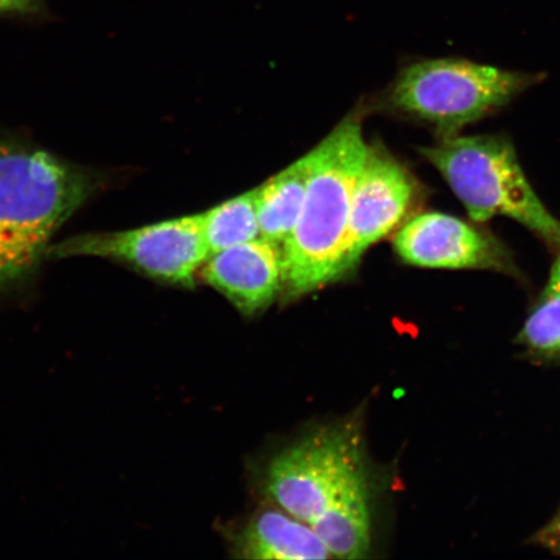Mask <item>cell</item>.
<instances>
[{"mask_svg":"<svg viewBox=\"0 0 560 560\" xmlns=\"http://www.w3.org/2000/svg\"><path fill=\"white\" fill-rule=\"evenodd\" d=\"M107 185L103 172L0 135V298L32 282L54 235Z\"/></svg>","mask_w":560,"mask_h":560,"instance_id":"6da1fadb","label":"cell"},{"mask_svg":"<svg viewBox=\"0 0 560 560\" xmlns=\"http://www.w3.org/2000/svg\"><path fill=\"white\" fill-rule=\"evenodd\" d=\"M368 150L354 117H348L313 150L303 208L282 248L290 296L306 295L352 271L348 262L350 205Z\"/></svg>","mask_w":560,"mask_h":560,"instance_id":"7a4b0ae2","label":"cell"},{"mask_svg":"<svg viewBox=\"0 0 560 560\" xmlns=\"http://www.w3.org/2000/svg\"><path fill=\"white\" fill-rule=\"evenodd\" d=\"M478 223L495 215L521 223L560 252V220L538 198L505 137H441L420 150Z\"/></svg>","mask_w":560,"mask_h":560,"instance_id":"3957f363","label":"cell"},{"mask_svg":"<svg viewBox=\"0 0 560 560\" xmlns=\"http://www.w3.org/2000/svg\"><path fill=\"white\" fill-rule=\"evenodd\" d=\"M540 74L511 72L460 59H436L406 67L389 93L392 107L435 126L450 137L505 107Z\"/></svg>","mask_w":560,"mask_h":560,"instance_id":"277c9868","label":"cell"},{"mask_svg":"<svg viewBox=\"0 0 560 560\" xmlns=\"http://www.w3.org/2000/svg\"><path fill=\"white\" fill-rule=\"evenodd\" d=\"M72 257L103 258L161 283L190 287L210 249L201 214H195L132 230L81 234L48 250V260Z\"/></svg>","mask_w":560,"mask_h":560,"instance_id":"5b68a950","label":"cell"},{"mask_svg":"<svg viewBox=\"0 0 560 560\" xmlns=\"http://www.w3.org/2000/svg\"><path fill=\"white\" fill-rule=\"evenodd\" d=\"M363 475L359 436L330 429L280 453L270 464L266 488L279 508L311 525Z\"/></svg>","mask_w":560,"mask_h":560,"instance_id":"8992f818","label":"cell"},{"mask_svg":"<svg viewBox=\"0 0 560 560\" xmlns=\"http://www.w3.org/2000/svg\"><path fill=\"white\" fill-rule=\"evenodd\" d=\"M396 254L424 269L513 272V257L485 229L451 214L430 212L406 222L395 237Z\"/></svg>","mask_w":560,"mask_h":560,"instance_id":"52a82bcc","label":"cell"},{"mask_svg":"<svg viewBox=\"0 0 560 560\" xmlns=\"http://www.w3.org/2000/svg\"><path fill=\"white\" fill-rule=\"evenodd\" d=\"M419 198L415 175L389 153L370 147L350 205L348 262L354 269L371 245L401 226Z\"/></svg>","mask_w":560,"mask_h":560,"instance_id":"ba28073f","label":"cell"},{"mask_svg":"<svg viewBox=\"0 0 560 560\" xmlns=\"http://www.w3.org/2000/svg\"><path fill=\"white\" fill-rule=\"evenodd\" d=\"M279 247L260 237L217 252L202 265V277L241 312L262 311L284 283L283 252Z\"/></svg>","mask_w":560,"mask_h":560,"instance_id":"9c48e42d","label":"cell"},{"mask_svg":"<svg viewBox=\"0 0 560 560\" xmlns=\"http://www.w3.org/2000/svg\"><path fill=\"white\" fill-rule=\"evenodd\" d=\"M237 550L243 558L260 560L332 557L310 524L284 510H266L255 516L243 530Z\"/></svg>","mask_w":560,"mask_h":560,"instance_id":"30bf717a","label":"cell"},{"mask_svg":"<svg viewBox=\"0 0 560 560\" xmlns=\"http://www.w3.org/2000/svg\"><path fill=\"white\" fill-rule=\"evenodd\" d=\"M311 527L332 558L362 559L371 549L370 492L366 475L350 485Z\"/></svg>","mask_w":560,"mask_h":560,"instance_id":"8fae6325","label":"cell"},{"mask_svg":"<svg viewBox=\"0 0 560 560\" xmlns=\"http://www.w3.org/2000/svg\"><path fill=\"white\" fill-rule=\"evenodd\" d=\"M314 153H307L258 187V225L265 241L284 244L296 225L313 170Z\"/></svg>","mask_w":560,"mask_h":560,"instance_id":"7c38bea8","label":"cell"},{"mask_svg":"<svg viewBox=\"0 0 560 560\" xmlns=\"http://www.w3.org/2000/svg\"><path fill=\"white\" fill-rule=\"evenodd\" d=\"M257 202L258 187L201 213L210 256L257 240L260 235Z\"/></svg>","mask_w":560,"mask_h":560,"instance_id":"4fadbf2b","label":"cell"},{"mask_svg":"<svg viewBox=\"0 0 560 560\" xmlns=\"http://www.w3.org/2000/svg\"><path fill=\"white\" fill-rule=\"evenodd\" d=\"M520 342L532 353L560 354V252L552 265L548 284L520 335Z\"/></svg>","mask_w":560,"mask_h":560,"instance_id":"5bb4252c","label":"cell"},{"mask_svg":"<svg viewBox=\"0 0 560 560\" xmlns=\"http://www.w3.org/2000/svg\"><path fill=\"white\" fill-rule=\"evenodd\" d=\"M44 12V0H0V16L32 18Z\"/></svg>","mask_w":560,"mask_h":560,"instance_id":"9a60e30c","label":"cell"},{"mask_svg":"<svg viewBox=\"0 0 560 560\" xmlns=\"http://www.w3.org/2000/svg\"><path fill=\"white\" fill-rule=\"evenodd\" d=\"M540 538L545 542L560 538V510L558 511V514L552 517V521L549 523L548 527L542 530Z\"/></svg>","mask_w":560,"mask_h":560,"instance_id":"2e32d148","label":"cell"},{"mask_svg":"<svg viewBox=\"0 0 560 560\" xmlns=\"http://www.w3.org/2000/svg\"><path fill=\"white\" fill-rule=\"evenodd\" d=\"M551 548L560 550V538H556V540H551L548 542Z\"/></svg>","mask_w":560,"mask_h":560,"instance_id":"e0dca14e","label":"cell"},{"mask_svg":"<svg viewBox=\"0 0 560 560\" xmlns=\"http://www.w3.org/2000/svg\"><path fill=\"white\" fill-rule=\"evenodd\" d=\"M558 359H560V354L558 355Z\"/></svg>","mask_w":560,"mask_h":560,"instance_id":"ac0fdd59","label":"cell"}]
</instances>
